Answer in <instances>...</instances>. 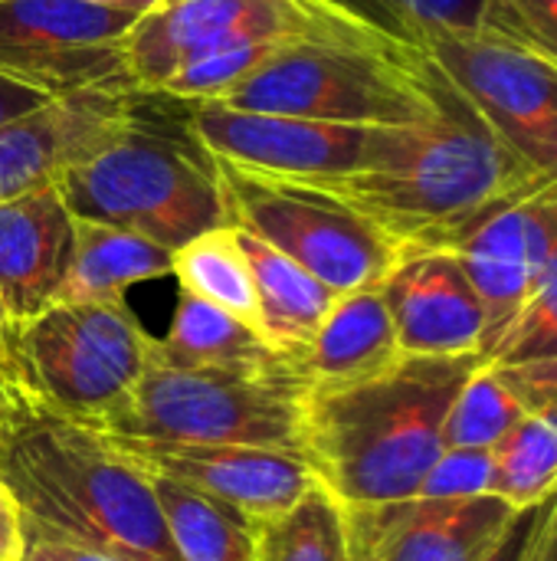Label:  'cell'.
<instances>
[{
	"label": "cell",
	"instance_id": "1",
	"mask_svg": "<svg viewBox=\"0 0 557 561\" xmlns=\"http://www.w3.org/2000/svg\"><path fill=\"white\" fill-rule=\"evenodd\" d=\"M0 404V483L23 526L121 561H181L151 477L95 431L7 385Z\"/></svg>",
	"mask_w": 557,
	"mask_h": 561
},
{
	"label": "cell",
	"instance_id": "2",
	"mask_svg": "<svg viewBox=\"0 0 557 561\" xmlns=\"http://www.w3.org/2000/svg\"><path fill=\"white\" fill-rule=\"evenodd\" d=\"M486 355H404L394 368L309 391L302 404V457L341 506L397 503L420 493L446 450L443 424Z\"/></svg>",
	"mask_w": 557,
	"mask_h": 561
},
{
	"label": "cell",
	"instance_id": "3",
	"mask_svg": "<svg viewBox=\"0 0 557 561\" xmlns=\"http://www.w3.org/2000/svg\"><path fill=\"white\" fill-rule=\"evenodd\" d=\"M535 178L443 76V102L433 118L384 125L364 171L315 187L374 220L404 250H427L443 247Z\"/></svg>",
	"mask_w": 557,
	"mask_h": 561
},
{
	"label": "cell",
	"instance_id": "4",
	"mask_svg": "<svg viewBox=\"0 0 557 561\" xmlns=\"http://www.w3.org/2000/svg\"><path fill=\"white\" fill-rule=\"evenodd\" d=\"M69 214L131 230L164 250L227 227L217 158L187 128L184 102L138 92L125 128L56 178Z\"/></svg>",
	"mask_w": 557,
	"mask_h": 561
},
{
	"label": "cell",
	"instance_id": "5",
	"mask_svg": "<svg viewBox=\"0 0 557 561\" xmlns=\"http://www.w3.org/2000/svg\"><path fill=\"white\" fill-rule=\"evenodd\" d=\"M217 102L335 125H420L440 112L443 72L378 33H318L286 43Z\"/></svg>",
	"mask_w": 557,
	"mask_h": 561
},
{
	"label": "cell",
	"instance_id": "6",
	"mask_svg": "<svg viewBox=\"0 0 557 561\" xmlns=\"http://www.w3.org/2000/svg\"><path fill=\"white\" fill-rule=\"evenodd\" d=\"M154 335L128 302H53L7 322L0 378L53 414L95 427L135 391Z\"/></svg>",
	"mask_w": 557,
	"mask_h": 561
},
{
	"label": "cell",
	"instance_id": "7",
	"mask_svg": "<svg viewBox=\"0 0 557 561\" xmlns=\"http://www.w3.org/2000/svg\"><path fill=\"white\" fill-rule=\"evenodd\" d=\"M305 388L289 365L269 371L236 368H177L154 355L125 398L95 434H125L184 444H243L302 454Z\"/></svg>",
	"mask_w": 557,
	"mask_h": 561
},
{
	"label": "cell",
	"instance_id": "8",
	"mask_svg": "<svg viewBox=\"0 0 557 561\" xmlns=\"http://www.w3.org/2000/svg\"><path fill=\"white\" fill-rule=\"evenodd\" d=\"M230 224L295 260L332 293L381 289L404 247L325 187L266 178L217 158Z\"/></svg>",
	"mask_w": 557,
	"mask_h": 561
},
{
	"label": "cell",
	"instance_id": "9",
	"mask_svg": "<svg viewBox=\"0 0 557 561\" xmlns=\"http://www.w3.org/2000/svg\"><path fill=\"white\" fill-rule=\"evenodd\" d=\"M423 56L538 174H557V62L489 30H430Z\"/></svg>",
	"mask_w": 557,
	"mask_h": 561
},
{
	"label": "cell",
	"instance_id": "10",
	"mask_svg": "<svg viewBox=\"0 0 557 561\" xmlns=\"http://www.w3.org/2000/svg\"><path fill=\"white\" fill-rule=\"evenodd\" d=\"M318 33L371 30L318 0H164L138 16L125 39L128 76L138 92H161L181 69L213 53Z\"/></svg>",
	"mask_w": 557,
	"mask_h": 561
},
{
	"label": "cell",
	"instance_id": "11",
	"mask_svg": "<svg viewBox=\"0 0 557 561\" xmlns=\"http://www.w3.org/2000/svg\"><path fill=\"white\" fill-rule=\"evenodd\" d=\"M135 23L89 0H0V76L46 99L135 89L125 56Z\"/></svg>",
	"mask_w": 557,
	"mask_h": 561
},
{
	"label": "cell",
	"instance_id": "12",
	"mask_svg": "<svg viewBox=\"0 0 557 561\" xmlns=\"http://www.w3.org/2000/svg\"><path fill=\"white\" fill-rule=\"evenodd\" d=\"M187 128L220 161L286 181L322 184L364 171L384 125H335L223 102H184Z\"/></svg>",
	"mask_w": 557,
	"mask_h": 561
},
{
	"label": "cell",
	"instance_id": "13",
	"mask_svg": "<svg viewBox=\"0 0 557 561\" xmlns=\"http://www.w3.org/2000/svg\"><path fill=\"white\" fill-rule=\"evenodd\" d=\"M443 250L460 256L483 299L489 358L557 256V174L535 178L509 201L489 207L453 233Z\"/></svg>",
	"mask_w": 557,
	"mask_h": 561
},
{
	"label": "cell",
	"instance_id": "14",
	"mask_svg": "<svg viewBox=\"0 0 557 561\" xmlns=\"http://www.w3.org/2000/svg\"><path fill=\"white\" fill-rule=\"evenodd\" d=\"M115 454L135 463L148 477H161L220 500L253 523H263L289 510L318 480L309 460L295 450L279 447H243V444H184V440H148L125 434H98Z\"/></svg>",
	"mask_w": 557,
	"mask_h": 561
},
{
	"label": "cell",
	"instance_id": "15",
	"mask_svg": "<svg viewBox=\"0 0 557 561\" xmlns=\"http://www.w3.org/2000/svg\"><path fill=\"white\" fill-rule=\"evenodd\" d=\"M499 496L345 506L351 561H479L515 519Z\"/></svg>",
	"mask_w": 557,
	"mask_h": 561
},
{
	"label": "cell",
	"instance_id": "16",
	"mask_svg": "<svg viewBox=\"0 0 557 561\" xmlns=\"http://www.w3.org/2000/svg\"><path fill=\"white\" fill-rule=\"evenodd\" d=\"M135 95L138 89H89L49 99L0 125V201L56 184L66 168L115 138L135 108Z\"/></svg>",
	"mask_w": 557,
	"mask_h": 561
},
{
	"label": "cell",
	"instance_id": "17",
	"mask_svg": "<svg viewBox=\"0 0 557 561\" xmlns=\"http://www.w3.org/2000/svg\"><path fill=\"white\" fill-rule=\"evenodd\" d=\"M381 296L404 355H486V309L453 250H407Z\"/></svg>",
	"mask_w": 557,
	"mask_h": 561
},
{
	"label": "cell",
	"instance_id": "18",
	"mask_svg": "<svg viewBox=\"0 0 557 561\" xmlns=\"http://www.w3.org/2000/svg\"><path fill=\"white\" fill-rule=\"evenodd\" d=\"M76 217L56 184L0 201V312L26 322L49 309L69 273Z\"/></svg>",
	"mask_w": 557,
	"mask_h": 561
},
{
	"label": "cell",
	"instance_id": "19",
	"mask_svg": "<svg viewBox=\"0 0 557 561\" xmlns=\"http://www.w3.org/2000/svg\"><path fill=\"white\" fill-rule=\"evenodd\" d=\"M282 355L292 378L305 391L355 385L394 368L404 358L381 289L338 296L315 335Z\"/></svg>",
	"mask_w": 557,
	"mask_h": 561
},
{
	"label": "cell",
	"instance_id": "20",
	"mask_svg": "<svg viewBox=\"0 0 557 561\" xmlns=\"http://www.w3.org/2000/svg\"><path fill=\"white\" fill-rule=\"evenodd\" d=\"M174 253L108 224L76 220L72 260L56 302H125L138 283L171 276Z\"/></svg>",
	"mask_w": 557,
	"mask_h": 561
},
{
	"label": "cell",
	"instance_id": "21",
	"mask_svg": "<svg viewBox=\"0 0 557 561\" xmlns=\"http://www.w3.org/2000/svg\"><path fill=\"white\" fill-rule=\"evenodd\" d=\"M154 355L177 368L269 371L286 365V355L253 325L187 293L177 296L167 335L154 339Z\"/></svg>",
	"mask_w": 557,
	"mask_h": 561
},
{
	"label": "cell",
	"instance_id": "22",
	"mask_svg": "<svg viewBox=\"0 0 557 561\" xmlns=\"http://www.w3.org/2000/svg\"><path fill=\"white\" fill-rule=\"evenodd\" d=\"M240 243L256 283L259 335L272 342L279 352H292L305 345L332 312L338 293H332L322 279H315L309 270H302L295 260L272 250L259 237L240 230Z\"/></svg>",
	"mask_w": 557,
	"mask_h": 561
},
{
	"label": "cell",
	"instance_id": "23",
	"mask_svg": "<svg viewBox=\"0 0 557 561\" xmlns=\"http://www.w3.org/2000/svg\"><path fill=\"white\" fill-rule=\"evenodd\" d=\"M151 486L181 561H253L259 523L181 483L151 477Z\"/></svg>",
	"mask_w": 557,
	"mask_h": 561
},
{
	"label": "cell",
	"instance_id": "24",
	"mask_svg": "<svg viewBox=\"0 0 557 561\" xmlns=\"http://www.w3.org/2000/svg\"><path fill=\"white\" fill-rule=\"evenodd\" d=\"M535 408H538V391L522 368L486 362L460 388L443 424V444L496 447Z\"/></svg>",
	"mask_w": 557,
	"mask_h": 561
},
{
	"label": "cell",
	"instance_id": "25",
	"mask_svg": "<svg viewBox=\"0 0 557 561\" xmlns=\"http://www.w3.org/2000/svg\"><path fill=\"white\" fill-rule=\"evenodd\" d=\"M171 276L177 279L181 293L204 299L259 332L256 283L240 243V230L233 224L207 230L184 243L181 250H174Z\"/></svg>",
	"mask_w": 557,
	"mask_h": 561
},
{
	"label": "cell",
	"instance_id": "26",
	"mask_svg": "<svg viewBox=\"0 0 557 561\" xmlns=\"http://www.w3.org/2000/svg\"><path fill=\"white\" fill-rule=\"evenodd\" d=\"M253 561H351L345 506L315 483L289 510L256 526Z\"/></svg>",
	"mask_w": 557,
	"mask_h": 561
},
{
	"label": "cell",
	"instance_id": "27",
	"mask_svg": "<svg viewBox=\"0 0 557 561\" xmlns=\"http://www.w3.org/2000/svg\"><path fill=\"white\" fill-rule=\"evenodd\" d=\"M492 496L512 510L542 503L557 490V394L538 411L525 414L496 447Z\"/></svg>",
	"mask_w": 557,
	"mask_h": 561
},
{
	"label": "cell",
	"instance_id": "28",
	"mask_svg": "<svg viewBox=\"0 0 557 561\" xmlns=\"http://www.w3.org/2000/svg\"><path fill=\"white\" fill-rule=\"evenodd\" d=\"M338 16L420 49L430 30H483L489 0H318Z\"/></svg>",
	"mask_w": 557,
	"mask_h": 561
},
{
	"label": "cell",
	"instance_id": "29",
	"mask_svg": "<svg viewBox=\"0 0 557 561\" xmlns=\"http://www.w3.org/2000/svg\"><path fill=\"white\" fill-rule=\"evenodd\" d=\"M489 362H502V365L557 362V256L535 283L532 296L506 329Z\"/></svg>",
	"mask_w": 557,
	"mask_h": 561
},
{
	"label": "cell",
	"instance_id": "30",
	"mask_svg": "<svg viewBox=\"0 0 557 561\" xmlns=\"http://www.w3.org/2000/svg\"><path fill=\"white\" fill-rule=\"evenodd\" d=\"M496 457L492 447H446L420 483L417 496L427 500H469L492 496Z\"/></svg>",
	"mask_w": 557,
	"mask_h": 561
},
{
	"label": "cell",
	"instance_id": "31",
	"mask_svg": "<svg viewBox=\"0 0 557 561\" xmlns=\"http://www.w3.org/2000/svg\"><path fill=\"white\" fill-rule=\"evenodd\" d=\"M557 62V0H489L486 26Z\"/></svg>",
	"mask_w": 557,
	"mask_h": 561
},
{
	"label": "cell",
	"instance_id": "32",
	"mask_svg": "<svg viewBox=\"0 0 557 561\" xmlns=\"http://www.w3.org/2000/svg\"><path fill=\"white\" fill-rule=\"evenodd\" d=\"M555 510H557V490L555 493H548L542 503L519 510V513H515V519L506 526V533L492 542V549H489V552H486L479 561H529L532 549H535V542H538V536H542V529H545V523L552 519V513H555Z\"/></svg>",
	"mask_w": 557,
	"mask_h": 561
},
{
	"label": "cell",
	"instance_id": "33",
	"mask_svg": "<svg viewBox=\"0 0 557 561\" xmlns=\"http://www.w3.org/2000/svg\"><path fill=\"white\" fill-rule=\"evenodd\" d=\"M20 561H121L105 556V552H92L72 542H59L53 536H43L30 526H23V559Z\"/></svg>",
	"mask_w": 557,
	"mask_h": 561
},
{
	"label": "cell",
	"instance_id": "34",
	"mask_svg": "<svg viewBox=\"0 0 557 561\" xmlns=\"http://www.w3.org/2000/svg\"><path fill=\"white\" fill-rule=\"evenodd\" d=\"M23 559V519L13 496L0 483V561Z\"/></svg>",
	"mask_w": 557,
	"mask_h": 561
},
{
	"label": "cell",
	"instance_id": "35",
	"mask_svg": "<svg viewBox=\"0 0 557 561\" xmlns=\"http://www.w3.org/2000/svg\"><path fill=\"white\" fill-rule=\"evenodd\" d=\"M49 99L39 95L36 89H26V85L10 82V79L0 76V125H7V122H13L20 115H30V112H36Z\"/></svg>",
	"mask_w": 557,
	"mask_h": 561
},
{
	"label": "cell",
	"instance_id": "36",
	"mask_svg": "<svg viewBox=\"0 0 557 561\" xmlns=\"http://www.w3.org/2000/svg\"><path fill=\"white\" fill-rule=\"evenodd\" d=\"M529 561H557V510L552 513V519L545 523V529H542V536H538Z\"/></svg>",
	"mask_w": 557,
	"mask_h": 561
},
{
	"label": "cell",
	"instance_id": "37",
	"mask_svg": "<svg viewBox=\"0 0 557 561\" xmlns=\"http://www.w3.org/2000/svg\"><path fill=\"white\" fill-rule=\"evenodd\" d=\"M89 3H98V7H108V10H118V13H131V16H144L154 7H161L164 0H89Z\"/></svg>",
	"mask_w": 557,
	"mask_h": 561
},
{
	"label": "cell",
	"instance_id": "38",
	"mask_svg": "<svg viewBox=\"0 0 557 561\" xmlns=\"http://www.w3.org/2000/svg\"><path fill=\"white\" fill-rule=\"evenodd\" d=\"M3 329H7V319H3V312H0V339H3Z\"/></svg>",
	"mask_w": 557,
	"mask_h": 561
},
{
	"label": "cell",
	"instance_id": "39",
	"mask_svg": "<svg viewBox=\"0 0 557 561\" xmlns=\"http://www.w3.org/2000/svg\"><path fill=\"white\" fill-rule=\"evenodd\" d=\"M0 404H3V388H0Z\"/></svg>",
	"mask_w": 557,
	"mask_h": 561
}]
</instances>
